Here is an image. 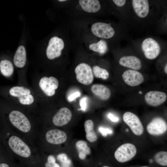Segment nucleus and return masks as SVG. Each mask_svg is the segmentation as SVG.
Here are the masks:
<instances>
[{
    "mask_svg": "<svg viewBox=\"0 0 167 167\" xmlns=\"http://www.w3.org/2000/svg\"><path fill=\"white\" fill-rule=\"evenodd\" d=\"M108 117L111 121L113 122H116L118 120V118L115 117L111 113L108 114Z\"/></svg>",
    "mask_w": 167,
    "mask_h": 167,
    "instance_id": "obj_33",
    "label": "nucleus"
},
{
    "mask_svg": "<svg viewBox=\"0 0 167 167\" xmlns=\"http://www.w3.org/2000/svg\"><path fill=\"white\" fill-rule=\"evenodd\" d=\"M9 118L10 122L15 127L24 132H27L31 129L30 122L22 113L14 110L9 113Z\"/></svg>",
    "mask_w": 167,
    "mask_h": 167,
    "instance_id": "obj_8",
    "label": "nucleus"
},
{
    "mask_svg": "<svg viewBox=\"0 0 167 167\" xmlns=\"http://www.w3.org/2000/svg\"><path fill=\"white\" fill-rule=\"evenodd\" d=\"M84 127L87 139L90 142L96 141L97 139V136L94 130L93 121L90 119L86 121L84 123Z\"/></svg>",
    "mask_w": 167,
    "mask_h": 167,
    "instance_id": "obj_22",
    "label": "nucleus"
},
{
    "mask_svg": "<svg viewBox=\"0 0 167 167\" xmlns=\"http://www.w3.org/2000/svg\"><path fill=\"white\" fill-rule=\"evenodd\" d=\"M76 5V9L86 14H98L103 9V4L98 0H79Z\"/></svg>",
    "mask_w": 167,
    "mask_h": 167,
    "instance_id": "obj_11",
    "label": "nucleus"
},
{
    "mask_svg": "<svg viewBox=\"0 0 167 167\" xmlns=\"http://www.w3.org/2000/svg\"><path fill=\"white\" fill-rule=\"evenodd\" d=\"M66 133L58 129H52L48 131L45 134L48 142L54 144H59L64 143L67 139Z\"/></svg>",
    "mask_w": 167,
    "mask_h": 167,
    "instance_id": "obj_19",
    "label": "nucleus"
},
{
    "mask_svg": "<svg viewBox=\"0 0 167 167\" xmlns=\"http://www.w3.org/2000/svg\"><path fill=\"white\" fill-rule=\"evenodd\" d=\"M88 32L95 37L108 42L118 35L116 26L110 23L101 21L92 22L89 25Z\"/></svg>",
    "mask_w": 167,
    "mask_h": 167,
    "instance_id": "obj_2",
    "label": "nucleus"
},
{
    "mask_svg": "<svg viewBox=\"0 0 167 167\" xmlns=\"http://www.w3.org/2000/svg\"><path fill=\"white\" fill-rule=\"evenodd\" d=\"M9 93L14 100L22 105H30L35 101L34 96L31 90L24 86H13L10 89Z\"/></svg>",
    "mask_w": 167,
    "mask_h": 167,
    "instance_id": "obj_5",
    "label": "nucleus"
},
{
    "mask_svg": "<svg viewBox=\"0 0 167 167\" xmlns=\"http://www.w3.org/2000/svg\"><path fill=\"white\" fill-rule=\"evenodd\" d=\"M130 5L134 15L139 20H146L151 16L152 10L151 2L147 0H132L131 1Z\"/></svg>",
    "mask_w": 167,
    "mask_h": 167,
    "instance_id": "obj_6",
    "label": "nucleus"
},
{
    "mask_svg": "<svg viewBox=\"0 0 167 167\" xmlns=\"http://www.w3.org/2000/svg\"><path fill=\"white\" fill-rule=\"evenodd\" d=\"M139 48L145 57L149 60L156 58L163 49L160 41L152 37H146L142 39L139 42Z\"/></svg>",
    "mask_w": 167,
    "mask_h": 167,
    "instance_id": "obj_3",
    "label": "nucleus"
},
{
    "mask_svg": "<svg viewBox=\"0 0 167 167\" xmlns=\"http://www.w3.org/2000/svg\"><path fill=\"white\" fill-rule=\"evenodd\" d=\"M55 161V157L52 155H49L48 157L47 161L45 164V167H60Z\"/></svg>",
    "mask_w": 167,
    "mask_h": 167,
    "instance_id": "obj_28",
    "label": "nucleus"
},
{
    "mask_svg": "<svg viewBox=\"0 0 167 167\" xmlns=\"http://www.w3.org/2000/svg\"><path fill=\"white\" fill-rule=\"evenodd\" d=\"M38 86L39 89L45 95L51 97L55 94L59 86V82L54 77L43 76L39 80Z\"/></svg>",
    "mask_w": 167,
    "mask_h": 167,
    "instance_id": "obj_10",
    "label": "nucleus"
},
{
    "mask_svg": "<svg viewBox=\"0 0 167 167\" xmlns=\"http://www.w3.org/2000/svg\"><path fill=\"white\" fill-rule=\"evenodd\" d=\"M136 148L132 144L127 143L118 147L115 151L114 156L119 162L124 163L129 161L136 155Z\"/></svg>",
    "mask_w": 167,
    "mask_h": 167,
    "instance_id": "obj_9",
    "label": "nucleus"
},
{
    "mask_svg": "<svg viewBox=\"0 0 167 167\" xmlns=\"http://www.w3.org/2000/svg\"><path fill=\"white\" fill-rule=\"evenodd\" d=\"M111 2L114 6L119 9L124 8V7H126L128 2L126 0H112Z\"/></svg>",
    "mask_w": 167,
    "mask_h": 167,
    "instance_id": "obj_29",
    "label": "nucleus"
},
{
    "mask_svg": "<svg viewBox=\"0 0 167 167\" xmlns=\"http://www.w3.org/2000/svg\"><path fill=\"white\" fill-rule=\"evenodd\" d=\"M102 167H109L107 166H103Z\"/></svg>",
    "mask_w": 167,
    "mask_h": 167,
    "instance_id": "obj_37",
    "label": "nucleus"
},
{
    "mask_svg": "<svg viewBox=\"0 0 167 167\" xmlns=\"http://www.w3.org/2000/svg\"><path fill=\"white\" fill-rule=\"evenodd\" d=\"M72 113L71 110L66 107L60 109L54 115L52 122L55 126H62L67 124L71 120Z\"/></svg>",
    "mask_w": 167,
    "mask_h": 167,
    "instance_id": "obj_17",
    "label": "nucleus"
},
{
    "mask_svg": "<svg viewBox=\"0 0 167 167\" xmlns=\"http://www.w3.org/2000/svg\"><path fill=\"white\" fill-rule=\"evenodd\" d=\"M164 71L165 73L167 74V63L165 64L164 67Z\"/></svg>",
    "mask_w": 167,
    "mask_h": 167,
    "instance_id": "obj_35",
    "label": "nucleus"
},
{
    "mask_svg": "<svg viewBox=\"0 0 167 167\" xmlns=\"http://www.w3.org/2000/svg\"><path fill=\"white\" fill-rule=\"evenodd\" d=\"M148 167V166H142V167Z\"/></svg>",
    "mask_w": 167,
    "mask_h": 167,
    "instance_id": "obj_38",
    "label": "nucleus"
},
{
    "mask_svg": "<svg viewBox=\"0 0 167 167\" xmlns=\"http://www.w3.org/2000/svg\"><path fill=\"white\" fill-rule=\"evenodd\" d=\"M167 130V124L165 120L160 117L153 118L148 124L147 130L148 133L154 136H159L165 133Z\"/></svg>",
    "mask_w": 167,
    "mask_h": 167,
    "instance_id": "obj_14",
    "label": "nucleus"
},
{
    "mask_svg": "<svg viewBox=\"0 0 167 167\" xmlns=\"http://www.w3.org/2000/svg\"><path fill=\"white\" fill-rule=\"evenodd\" d=\"M76 79L80 83L88 85L92 83L94 77L92 68L88 63L82 62L79 63L74 70Z\"/></svg>",
    "mask_w": 167,
    "mask_h": 167,
    "instance_id": "obj_7",
    "label": "nucleus"
},
{
    "mask_svg": "<svg viewBox=\"0 0 167 167\" xmlns=\"http://www.w3.org/2000/svg\"><path fill=\"white\" fill-rule=\"evenodd\" d=\"M123 119L135 135L139 136L143 134L144 131L143 125L136 115L131 112H126L123 115Z\"/></svg>",
    "mask_w": 167,
    "mask_h": 167,
    "instance_id": "obj_12",
    "label": "nucleus"
},
{
    "mask_svg": "<svg viewBox=\"0 0 167 167\" xmlns=\"http://www.w3.org/2000/svg\"><path fill=\"white\" fill-rule=\"evenodd\" d=\"M80 93L79 92H76L71 94L68 97V100L69 101H74L76 98L80 96Z\"/></svg>",
    "mask_w": 167,
    "mask_h": 167,
    "instance_id": "obj_31",
    "label": "nucleus"
},
{
    "mask_svg": "<svg viewBox=\"0 0 167 167\" xmlns=\"http://www.w3.org/2000/svg\"><path fill=\"white\" fill-rule=\"evenodd\" d=\"M122 79L127 85L135 87L141 84L144 81L142 74L138 71L129 69L124 72L122 75Z\"/></svg>",
    "mask_w": 167,
    "mask_h": 167,
    "instance_id": "obj_15",
    "label": "nucleus"
},
{
    "mask_svg": "<svg viewBox=\"0 0 167 167\" xmlns=\"http://www.w3.org/2000/svg\"><path fill=\"white\" fill-rule=\"evenodd\" d=\"M85 33L83 34L82 40L89 50L100 55H103L108 51L109 49L108 41L95 37L87 31Z\"/></svg>",
    "mask_w": 167,
    "mask_h": 167,
    "instance_id": "obj_4",
    "label": "nucleus"
},
{
    "mask_svg": "<svg viewBox=\"0 0 167 167\" xmlns=\"http://www.w3.org/2000/svg\"><path fill=\"white\" fill-rule=\"evenodd\" d=\"M79 105L82 110L85 111L86 110L87 106V99L86 97H83L80 99Z\"/></svg>",
    "mask_w": 167,
    "mask_h": 167,
    "instance_id": "obj_30",
    "label": "nucleus"
},
{
    "mask_svg": "<svg viewBox=\"0 0 167 167\" xmlns=\"http://www.w3.org/2000/svg\"><path fill=\"white\" fill-rule=\"evenodd\" d=\"M58 160L61 163L62 167H70L71 165V161L68 158L67 155L62 153L58 155Z\"/></svg>",
    "mask_w": 167,
    "mask_h": 167,
    "instance_id": "obj_27",
    "label": "nucleus"
},
{
    "mask_svg": "<svg viewBox=\"0 0 167 167\" xmlns=\"http://www.w3.org/2000/svg\"><path fill=\"white\" fill-rule=\"evenodd\" d=\"M66 35H55L50 37L45 47V54L49 60L60 57L63 53L70 49V40Z\"/></svg>",
    "mask_w": 167,
    "mask_h": 167,
    "instance_id": "obj_1",
    "label": "nucleus"
},
{
    "mask_svg": "<svg viewBox=\"0 0 167 167\" xmlns=\"http://www.w3.org/2000/svg\"><path fill=\"white\" fill-rule=\"evenodd\" d=\"M118 63L122 66L136 71L140 69L142 66L141 60L137 57L133 55L121 57L119 60Z\"/></svg>",
    "mask_w": 167,
    "mask_h": 167,
    "instance_id": "obj_18",
    "label": "nucleus"
},
{
    "mask_svg": "<svg viewBox=\"0 0 167 167\" xmlns=\"http://www.w3.org/2000/svg\"><path fill=\"white\" fill-rule=\"evenodd\" d=\"M155 161L158 164L162 166L167 165V152L161 151L155 154L154 156Z\"/></svg>",
    "mask_w": 167,
    "mask_h": 167,
    "instance_id": "obj_26",
    "label": "nucleus"
},
{
    "mask_svg": "<svg viewBox=\"0 0 167 167\" xmlns=\"http://www.w3.org/2000/svg\"><path fill=\"white\" fill-rule=\"evenodd\" d=\"M99 130L103 136H106L108 134H110L112 132V131L108 128L100 127Z\"/></svg>",
    "mask_w": 167,
    "mask_h": 167,
    "instance_id": "obj_32",
    "label": "nucleus"
},
{
    "mask_svg": "<svg viewBox=\"0 0 167 167\" xmlns=\"http://www.w3.org/2000/svg\"><path fill=\"white\" fill-rule=\"evenodd\" d=\"M0 167H9V166L6 164L2 163L0 164Z\"/></svg>",
    "mask_w": 167,
    "mask_h": 167,
    "instance_id": "obj_34",
    "label": "nucleus"
},
{
    "mask_svg": "<svg viewBox=\"0 0 167 167\" xmlns=\"http://www.w3.org/2000/svg\"><path fill=\"white\" fill-rule=\"evenodd\" d=\"M92 68L93 74L96 78L103 79H106L108 78L109 74L105 69L98 65L93 66Z\"/></svg>",
    "mask_w": 167,
    "mask_h": 167,
    "instance_id": "obj_25",
    "label": "nucleus"
},
{
    "mask_svg": "<svg viewBox=\"0 0 167 167\" xmlns=\"http://www.w3.org/2000/svg\"><path fill=\"white\" fill-rule=\"evenodd\" d=\"M75 146L79 152V157L81 159H84L87 155L91 153V149L84 141H78L75 143Z\"/></svg>",
    "mask_w": 167,
    "mask_h": 167,
    "instance_id": "obj_23",
    "label": "nucleus"
},
{
    "mask_svg": "<svg viewBox=\"0 0 167 167\" xmlns=\"http://www.w3.org/2000/svg\"><path fill=\"white\" fill-rule=\"evenodd\" d=\"M165 93L157 91H151L145 95L144 99L146 103L153 107L158 106L164 103L167 99Z\"/></svg>",
    "mask_w": 167,
    "mask_h": 167,
    "instance_id": "obj_16",
    "label": "nucleus"
},
{
    "mask_svg": "<svg viewBox=\"0 0 167 167\" xmlns=\"http://www.w3.org/2000/svg\"><path fill=\"white\" fill-rule=\"evenodd\" d=\"M9 145L15 153L24 157H28L31 155V151L28 146L20 139L12 136L9 139Z\"/></svg>",
    "mask_w": 167,
    "mask_h": 167,
    "instance_id": "obj_13",
    "label": "nucleus"
},
{
    "mask_svg": "<svg viewBox=\"0 0 167 167\" xmlns=\"http://www.w3.org/2000/svg\"><path fill=\"white\" fill-rule=\"evenodd\" d=\"M0 70L4 76L7 77L10 76L14 72L13 65L9 60H2L0 62Z\"/></svg>",
    "mask_w": 167,
    "mask_h": 167,
    "instance_id": "obj_24",
    "label": "nucleus"
},
{
    "mask_svg": "<svg viewBox=\"0 0 167 167\" xmlns=\"http://www.w3.org/2000/svg\"><path fill=\"white\" fill-rule=\"evenodd\" d=\"M139 94H142V92L141 91H139Z\"/></svg>",
    "mask_w": 167,
    "mask_h": 167,
    "instance_id": "obj_36",
    "label": "nucleus"
},
{
    "mask_svg": "<svg viewBox=\"0 0 167 167\" xmlns=\"http://www.w3.org/2000/svg\"><path fill=\"white\" fill-rule=\"evenodd\" d=\"M27 60L26 52L23 45H20L17 48L13 57L14 65L18 68H22L25 66Z\"/></svg>",
    "mask_w": 167,
    "mask_h": 167,
    "instance_id": "obj_20",
    "label": "nucleus"
},
{
    "mask_svg": "<svg viewBox=\"0 0 167 167\" xmlns=\"http://www.w3.org/2000/svg\"><path fill=\"white\" fill-rule=\"evenodd\" d=\"M91 90L96 96L102 100H108L111 96V92L109 89L103 84H94L91 87Z\"/></svg>",
    "mask_w": 167,
    "mask_h": 167,
    "instance_id": "obj_21",
    "label": "nucleus"
}]
</instances>
